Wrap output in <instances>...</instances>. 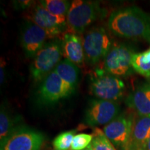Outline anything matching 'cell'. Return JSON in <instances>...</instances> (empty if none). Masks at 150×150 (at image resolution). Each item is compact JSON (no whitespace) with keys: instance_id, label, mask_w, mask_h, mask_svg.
I'll return each mask as SVG.
<instances>
[{"instance_id":"cell-1","label":"cell","mask_w":150,"mask_h":150,"mask_svg":"<svg viewBox=\"0 0 150 150\" xmlns=\"http://www.w3.org/2000/svg\"><path fill=\"white\" fill-rule=\"evenodd\" d=\"M108 28L120 38L140 39L150 43V15L136 6L112 12L108 18Z\"/></svg>"},{"instance_id":"cell-2","label":"cell","mask_w":150,"mask_h":150,"mask_svg":"<svg viewBox=\"0 0 150 150\" xmlns=\"http://www.w3.org/2000/svg\"><path fill=\"white\" fill-rule=\"evenodd\" d=\"M62 55V40L56 39L47 42L34 56L30 67L33 79L35 82L44 79L61 61Z\"/></svg>"},{"instance_id":"cell-3","label":"cell","mask_w":150,"mask_h":150,"mask_svg":"<svg viewBox=\"0 0 150 150\" xmlns=\"http://www.w3.org/2000/svg\"><path fill=\"white\" fill-rule=\"evenodd\" d=\"M101 13V8L97 1L74 0L67 15V28L75 34H81L93 24Z\"/></svg>"},{"instance_id":"cell-4","label":"cell","mask_w":150,"mask_h":150,"mask_svg":"<svg viewBox=\"0 0 150 150\" xmlns=\"http://www.w3.org/2000/svg\"><path fill=\"white\" fill-rule=\"evenodd\" d=\"M125 88V83L120 78L104 70L98 69L91 76L90 91L99 99L116 102L122 98Z\"/></svg>"},{"instance_id":"cell-5","label":"cell","mask_w":150,"mask_h":150,"mask_svg":"<svg viewBox=\"0 0 150 150\" xmlns=\"http://www.w3.org/2000/svg\"><path fill=\"white\" fill-rule=\"evenodd\" d=\"M85 61L95 65L105 59L112 47L107 31L104 27H97L90 29L83 38Z\"/></svg>"},{"instance_id":"cell-6","label":"cell","mask_w":150,"mask_h":150,"mask_svg":"<svg viewBox=\"0 0 150 150\" xmlns=\"http://www.w3.org/2000/svg\"><path fill=\"white\" fill-rule=\"evenodd\" d=\"M132 47L126 44L112 45L104 62V70L119 78H126L134 73Z\"/></svg>"},{"instance_id":"cell-7","label":"cell","mask_w":150,"mask_h":150,"mask_svg":"<svg viewBox=\"0 0 150 150\" xmlns=\"http://www.w3.org/2000/svg\"><path fill=\"white\" fill-rule=\"evenodd\" d=\"M44 136L40 131L26 126H19L1 140L0 150H40Z\"/></svg>"},{"instance_id":"cell-8","label":"cell","mask_w":150,"mask_h":150,"mask_svg":"<svg viewBox=\"0 0 150 150\" xmlns=\"http://www.w3.org/2000/svg\"><path fill=\"white\" fill-rule=\"evenodd\" d=\"M74 91L53 70L42 81L37 92L38 102L42 106L53 105L69 97Z\"/></svg>"},{"instance_id":"cell-9","label":"cell","mask_w":150,"mask_h":150,"mask_svg":"<svg viewBox=\"0 0 150 150\" xmlns=\"http://www.w3.org/2000/svg\"><path fill=\"white\" fill-rule=\"evenodd\" d=\"M135 118L131 112H123L104 127L105 136L112 145L125 150L130 140Z\"/></svg>"},{"instance_id":"cell-10","label":"cell","mask_w":150,"mask_h":150,"mask_svg":"<svg viewBox=\"0 0 150 150\" xmlns=\"http://www.w3.org/2000/svg\"><path fill=\"white\" fill-rule=\"evenodd\" d=\"M119 104L115 102L93 99L86 110L84 121L91 127L108 125L119 115Z\"/></svg>"},{"instance_id":"cell-11","label":"cell","mask_w":150,"mask_h":150,"mask_svg":"<svg viewBox=\"0 0 150 150\" xmlns=\"http://www.w3.org/2000/svg\"><path fill=\"white\" fill-rule=\"evenodd\" d=\"M30 19L45 31L48 38H54L61 34L67 27L66 17L54 16L40 4L33 8Z\"/></svg>"},{"instance_id":"cell-12","label":"cell","mask_w":150,"mask_h":150,"mask_svg":"<svg viewBox=\"0 0 150 150\" xmlns=\"http://www.w3.org/2000/svg\"><path fill=\"white\" fill-rule=\"evenodd\" d=\"M48 35L40 27L31 21H26L22 26L21 45L28 58H34L46 44Z\"/></svg>"},{"instance_id":"cell-13","label":"cell","mask_w":150,"mask_h":150,"mask_svg":"<svg viewBox=\"0 0 150 150\" xmlns=\"http://www.w3.org/2000/svg\"><path fill=\"white\" fill-rule=\"evenodd\" d=\"M150 136V115L135 118L130 140L125 150H145Z\"/></svg>"},{"instance_id":"cell-14","label":"cell","mask_w":150,"mask_h":150,"mask_svg":"<svg viewBox=\"0 0 150 150\" xmlns=\"http://www.w3.org/2000/svg\"><path fill=\"white\" fill-rule=\"evenodd\" d=\"M125 104L138 115H150V79L129 94Z\"/></svg>"},{"instance_id":"cell-15","label":"cell","mask_w":150,"mask_h":150,"mask_svg":"<svg viewBox=\"0 0 150 150\" xmlns=\"http://www.w3.org/2000/svg\"><path fill=\"white\" fill-rule=\"evenodd\" d=\"M63 55L78 67L83 66L85 63L83 39L77 34L67 33L62 40Z\"/></svg>"},{"instance_id":"cell-16","label":"cell","mask_w":150,"mask_h":150,"mask_svg":"<svg viewBox=\"0 0 150 150\" xmlns=\"http://www.w3.org/2000/svg\"><path fill=\"white\" fill-rule=\"evenodd\" d=\"M54 71L73 89L76 88L79 77V69L66 59L61 60L54 69Z\"/></svg>"},{"instance_id":"cell-17","label":"cell","mask_w":150,"mask_h":150,"mask_svg":"<svg viewBox=\"0 0 150 150\" xmlns=\"http://www.w3.org/2000/svg\"><path fill=\"white\" fill-rule=\"evenodd\" d=\"M20 121V117H13L11 114L8 108L6 107L4 104L1 106L0 111V138L1 140L8 136L17 127Z\"/></svg>"},{"instance_id":"cell-18","label":"cell","mask_w":150,"mask_h":150,"mask_svg":"<svg viewBox=\"0 0 150 150\" xmlns=\"http://www.w3.org/2000/svg\"><path fill=\"white\" fill-rule=\"evenodd\" d=\"M132 67L135 72L148 79H150V48L143 52L134 54Z\"/></svg>"},{"instance_id":"cell-19","label":"cell","mask_w":150,"mask_h":150,"mask_svg":"<svg viewBox=\"0 0 150 150\" xmlns=\"http://www.w3.org/2000/svg\"><path fill=\"white\" fill-rule=\"evenodd\" d=\"M40 4L54 16L67 17L71 3L66 0H43Z\"/></svg>"},{"instance_id":"cell-20","label":"cell","mask_w":150,"mask_h":150,"mask_svg":"<svg viewBox=\"0 0 150 150\" xmlns=\"http://www.w3.org/2000/svg\"><path fill=\"white\" fill-rule=\"evenodd\" d=\"M93 136V141L89 146L93 150H117L101 129L95 128Z\"/></svg>"},{"instance_id":"cell-21","label":"cell","mask_w":150,"mask_h":150,"mask_svg":"<svg viewBox=\"0 0 150 150\" xmlns=\"http://www.w3.org/2000/svg\"><path fill=\"white\" fill-rule=\"evenodd\" d=\"M76 130H71L61 133L54 138L52 142L54 149L55 150H69L71 149V146L76 136Z\"/></svg>"},{"instance_id":"cell-22","label":"cell","mask_w":150,"mask_h":150,"mask_svg":"<svg viewBox=\"0 0 150 150\" xmlns=\"http://www.w3.org/2000/svg\"><path fill=\"white\" fill-rule=\"evenodd\" d=\"M93 139V134H80L76 135L73 139L70 150H84L91 144Z\"/></svg>"},{"instance_id":"cell-23","label":"cell","mask_w":150,"mask_h":150,"mask_svg":"<svg viewBox=\"0 0 150 150\" xmlns=\"http://www.w3.org/2000/svg\"><path fill=\"white\" fill-rule=\"evenodd\" d=\"M33 4L32 1H27V0H23V1H15L13 2L14 8L16 10H25L30 8Z\"/></svg>"},{"instance_id":"cell-24","label":"cell","mask_w":150,"mask_h":150,"mask_svg":"<svg viewBox=\"0 0 150 150\" xmlns=\"http://www.w3.org/2000/svg\"><path fill=\"white\" fill-rule=\"evenodd\" d=\"M5 68H4V64H1V70H0V82H1V85L4 83L5 81Z\"/></svg>"},{"instance_id":"cell-25","label":"cell","mask_w":150,"mask_h":150,"mask_svg":"<svg viewBox=\"0 0 150 150\" xmlns=\"http://www.w3.org/2000/svg\"><path fill=\"white\" fill-rule=\"evenodd\" d=\"M145 150H150V136L148 139V141L147 142V145H146V149Z\"/></svg>"},{"instance_id":"cell-26","label":"cell","mask_w":150,"mask_h":150,"mask_svg":"<svg viewBox=\"0 0 150 150\" xmlns=\"http://www.w3.org/2000/svg\"><path fill=\"white\" fill-rule=\"evenodd\" d=\"M84 150H93V149H92L90 147H88V148H86V149H84Z\"/></svg>"}]
</instances>
